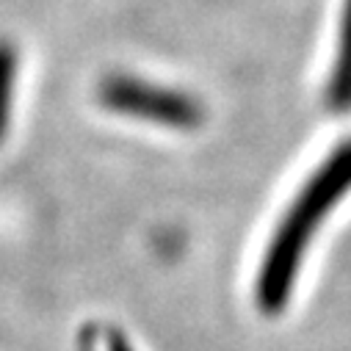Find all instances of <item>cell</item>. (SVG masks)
<instances>
[{"instance_id": "2", "label": "cell", "mask_w": 351, "mask_h": 351, "mask_svg": "<svg viewBox=\"0 0 351 351\" xmlns=\"http://www.w3.org/2000/svg\"><path fill=\"white\" fill-rule=\"evenodd\" d=\"M100 103L114 114L169 125L178 130H194L205 119L202 106L191 95L147 83L133 75L106 77L100 86Z\"/></svg>"}, {"instance_id": "4", "label": "cell", "mask_w": 351, "mask_h": 351, "mask_svg": "<svg viewBox=\"0 0 351 351\" xmlns=\"http://www.w3.org/2000/svg\"><path fill=\"white\" fill-rule=\"evenodd\" d=\"M14 77H17V50L12 42L0 39V141L6 138L14 100Z\"/></svg>"}, {"instance_id": "5", "label": "cell", "mask_w": 351, "mask_h": 351, "mask_svg": "<svg viewBox=\"0 0 351 351\" xmlns=\"http://www.w3.org/2000/svg\"><path fill=\"white\" fill-rule=\"evenodd\" d=\"M111 351H128V346H125V340H122L119 335L111 337Z\"/></svg>"}, {"instance_id": "3", "label": "cell", "mask_w": 351, "mask_h": 351, "mask_svg": "<svg viewBox=\"0 0 351 351\" xmlns=\"http://www.w3.org/2000/svg\"><path fill=\"white\" fill-rule=\"evenodd\" d=\"M326 106L335 114L351 111V0H343L340 31H337V53H335V69L329 75Z\"/></svg>"}, {"instance_id": "1", "label": "cell", "mask_w": 351, "mask_h": 351, "mask_svg": "<svg viewBox=\"0 0 351 351\" xmlns=\"http://www.w3.org/2000/svg\"><path fill=\"white\" fill-rule=\"evenodd\" d=\"M351 189V141L340 144L302 189L288 216L274 232V241L263 257L257 274V304L263 313H280L293 291V280L302 266V254L310 235L321 227L329 208H335Z\"/></svg>"}]
</instances>
